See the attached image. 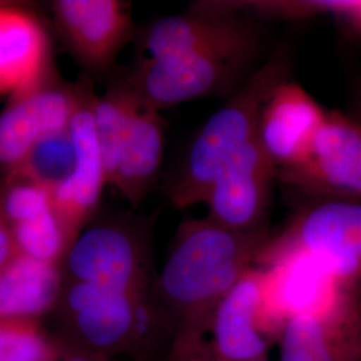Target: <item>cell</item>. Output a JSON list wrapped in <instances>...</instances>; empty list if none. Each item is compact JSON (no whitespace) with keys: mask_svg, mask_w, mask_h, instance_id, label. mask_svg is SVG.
<instances>
[{"mask_svg":"<svg viewBox=\"0 0 361 361\" xmlns=\"http://www.w3.org/2000/svg\"><path fill=\"white\" fill-rule=\"evenodd\" d=\"M293 250L319 258L344 283L360 279L361 201H313L257 257Z\"/></svg>","mask_w":361,"mask_h":361,"instance_id":"7","label":"cell"},{"mask_svg":"<svg viewBox=\"0 0 361 361\" xmlns=\"http://www.w3.org/2000/svg\"><path fill=\"white\" fill-rule=\"evenodd\" d=\"M178 361H204L202 359H198V357H193L192 355H188V353H180L178 352ZM205 361H221L219 359H216V357H213L212 356V359H205ZM253 361H267L265 360V357L264 359H258V360Z\"/></svg>","mask_w":361,"mask_h":361,"instance_id":"25","label":"cell"},{"mask_svg":"<svg viewBox=\"0 0 361 361\" xmlns=\"http://www.w3.org/2000/svg\"><path fill=\"white\" fill-rule=\"evenodd\" d=\"M59 267L65 281L150 297L154 277L149 231L129 216L94 219L68 247Z\"/></svg>","mask_w":361,"mask_h":361,"instance_id":"5","label":"cell"},{"mask_svg":"<svg viewBox=\"0 0 361 361\" xmlns=\"http://www.w3.org/2000/svg\"><path fill=\"white\" fill-rule=\"evenodd\" d=\"M288 75L289 58L277 52L207 119L166 180L165 194L173 207L186 209L205 202L219 171L257 137L262 107Z\"/></svg>","mask_w":361,"mask_h":361,"instance_id":"2","label":"cell"},{"mask_svg":"<svg viewBox=\"0 0 361 361\" xmlns=\"http://www.w3.org/2000/svg\"><path fill=\"white\" fill-rule=\"evenodd\" d=\"M54 340V338H52ZM56 357L55 361H111L110 357L91 352L89 349L78 348L73 345H67L63 343H59L56 340Z\"/></svg>","mask_w":361,"mask_h":361,"instance_id":"24","label":"cell"},{"mask_svg":"<svg viewBox=\"0 0 361 361\" xmlns=\"http://www.w3.org/2000/svg\"><path fill=\"white\" fill-rule=\"evenodd\" d=\"M62 289L59 264L16 253L0 271V320L49 317Z\"/></svg>","mask_w":361,"mask_h":361,"instance_id":"18","label":"cell"},{"mask_svg":"<svg viewBox=\"0 0 361 361\" xmlns=\"http://www.w3.org/2000/svg\"><path fill=\"white\" fill-rule=\"evenodd\" d=\"M328 320L308 316L288 320L280 334L279 361H336L326 331Z\"/></svg>","mask_w":361,"mask_h":361,"instance_id":"20","label":"cell"},{"mask_svg":"<svg viewBox=\"0 0 361 361\" xmlns=\"http://www.w3.org/2000/svg\"><path fill=\"white\" fill-rule=\"evenodd\" d=\"M207 324L212 356L221 361L264 359L271 329L264 313V271L250 268L222 297Z\"/></svg>","mask_w":361,"mask_h":361,"instance_id":"15","label":"cell"},{"mask_svg":"<svg viewBox=\"0 0 361 361\" xmlns=\"http://www.w3.org/2000/svg\"><path fill=\"white\" fill-rule=\"evenodd\" d=\"M80 85L56 74L27 92L8 98L0 114V170L16 168L46 135L68 129L77 110Z\"/></svg>","mask_w":361,"mask_h":361,"instance_id":"11","label":"cell"},{"mask_svg":"<svg viewBox=\"0 0 361 361\" xmlns=\"http://www.w3.org/2000/svg\"><path fill=\"white\" fill-rule=\"evenodd\" d=\"M49 317L54 323V340L110 359L138 349L162 325L150 297L65 280Z\"/></svg>","mask_w":361,"mask_h":361,"instance_id":"4","label":"cell"},{"mask_svg":"<svg viewBox=\"0 0 361 361\" xmlns=\"http://www.w3.org/2000/svg\"><path fill=\"white\" fill-rule=\"evenodd\" d=\"M262 245V232H235L207 217L182 222L150 293L162 325L178 326L180 336L207 323Z\"/></svg>","mask_w":361,"mask_h":361,"instance_id":"1","label":"cell"},{"mask_svg":"<svg viewBox=\"0 0 361 361\" xmlns=\"http://www.w3.org/2000/svg\"><path fill=\"white\" fill-rule=\"evenodd\" d=\"M304 10L332 13L361 37V1H310L301 3Z\"/></svg>","mask_w":361,"mask_h":361,"instance_id":"22","label":"cell"},{"mask_svg":"<svg viewBox=\"0 0 361 361\" xmlns=\"http://www.w3.org/2000/svg\"><path fill=\"white\" fill-rule=\"evenodd\" d=\"M18 253L10 224L3 207V176H0V271Z\"/></svg>","mask_w":361,"mask_h":361,"instance_id":"23","label":"cell"},{"mask_svg":"<svg viewBox=\"0 0 361 361\" xmlns=\"http://www.w3.org/2000/svg\"><path fill=\"white\" fill-rule=\"evenodd\" d=\"M56 345L42 322L0 320V361H55Z\"/></svg>","mask_w":361,"mask_h":361,"instance_id":"21","label":"cell"},{"mask_svg":"<svg viewBox=\"0 0 361 361\" xmlns=\"http://www.w3.org/2000/svg\"><path fill=\"white\" fill-rule=\"evenodd\" d=\"M262 259L268 265L262 269L264 313L271 334H281L295 317H332L345 283L319 258L293 250Z\"/></svg>","mask_w":361,"mask_h":361,"instance_id":"10","label":"cell"},{"mask_svg":"<svg viewBox=\"0 0 361 361\" xmlns=\"http://www.w3.org/2000/svg\"><path fill=\"white\" fill-rule=\"evenodd\" d=\"M135 61L164 59L207 52L257 55L253 25L226 7H202L165 16L137 35Z\"/></svg>","mask_w":361,"mask_h":361,"instance_id":"9","label":"cell"},{"mask_svg":"<svg viewBox=\"0 0 361 361\" xmlns=\"http://www.w3.org/2000/svg\"><path fill=\"white\" fill-rule=\"evenodd\" d=\"M47 30L22 3L0 0V95L34 89L55 74Z\"/></svg>","mask_w":361,"mask_h":361,"instance_id":"17","label":"cell"},{"mask_svg":"<svg viewBox=\"0 0 361 361\" xmlns=\"http://www.w3.org/2000/svg\"><path fill=\"white\" fill-rule=\"evenodd\" d=\"M121 80V79H119ZM92 116L106 185L138 207L158 178L165 152V121L129 87L111 85L92 97Z\"/></svg>","mask_w":361,"mask_h":361,"instance_id":"3","label":"cell"},{"mask_svg":"<svg viewBox=\"0 0 361 361\" xmlns=\"http://www.w3.org/2000/svg\"><path fill=\"white\" fill-rule=\"evenodd\" d=\"M277 178L313 201H361V123L338 111L326 113L305 155Z\"/></svg>","mask_w":361,"mask_h":361,"instance_id":"8","label":"cell"},{"mask_svg":"<svg viewBox=\"0 0 361 361\" xmlns=\"http://www.w3.org/2000/svg\"><path fill=\"white\" fill-rule=\"evenodd\" d=\"M326 111L296 82L279 83L262 107L258 141L277 173L305 155Z\"/></svg>","mask_w":361,"mask_h":361,"instance_id":"16","label":"cell"},{"mask_svg":"<svg viewBox=\"0 0 361 361\" xmlns=\"http://www.w3.org/2000/svg\"><path fill=\"white\" fill-rule=\"evenodd\" d=\"M75 143L71 129L42 138L16 168L3 177H22L55 190L70 178L75 168Z\"/></svg>","mask_w":361,"mask_h":361,"instance_id":"19","label":"cell"},{"mask_svg":"<svg viewBox=\"0 0 361 361\" xmlns=\"http://www.w3.org/2000/svg\"><path fill=\"white\" fill-rule=\"evenodd\" d=\"M257 55L207 52L164 59L135 61L121 79L150 107L162 110L202 97L232 90Z\"/></svg>","mask_w":361,"mask_h":361,"instance_id":"6","label":"cell"},{"mask_svg":"<svg viewBox=\"0 0 361 361\" xmlns=\"http://www.w3.org/2000/svg\"><path fill=\"white\" fill-rule=\"evenodd\" d=\"M277 169L261 147L258 135L219 171L205 202L207 219L235 232H261Z\"/></svg>","mask_w":361,"mask_h":361,"instance_id":"14","label":"cell"},{"mask_svg":"<svg viewBox=\"0 0 361 361\" xmlns=\"http://www.w3.org/2000/svg\"><path fill=\"white\" fill-rule=\"evenodd\" d=\"M79 85V102L70 123L77 153L75 168L65 183L52 190V207L68 247L95 219L106 186L104 159L92 116L94 91L85 79H80Z\"/></svg>","mask_w":361,"mask_h":361,"instance_id":"12","label":"cell"},{"mask_svg":"<svg viewBox=\"0 0 361 361\" xmlns=\"http://www.w3.org/2000/svg\"><path fill=\"white\" fill-rule=\"evenodd\" d=\"M55 28L85 68L101 73L134 37L130 3L119 0H55Z\"/></svg>","mask_w":361,"mask_h":361,"instance_id":"13","label":"cell"}]
</instances>
